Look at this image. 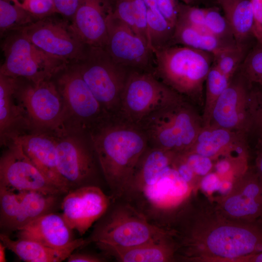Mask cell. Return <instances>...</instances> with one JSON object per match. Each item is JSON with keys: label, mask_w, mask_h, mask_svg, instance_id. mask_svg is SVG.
I'll return each instance as SVG.
<instances>
[{"label": "cell", "mask_w": 262, "mask_h": 262, "mask_svg": "<svg viewBox=\"0 0 262 262\" xmlns=\"http://www.w3.org/2000/svg\"><path fill=\"white\" fill-rule=\"evenodd\" d=\"M113 200L121 198L139 159L148 147L137 124L110 116L88 132Z\"/></svg>", "instance_id": "obj_1"}, {"label": "cell", "mask_w": 262, "mask_h": 262, "mask_svg": "<svg viewBox=\"0 0 262 262\" xmlns=\"http://www.w3.org/2000/svg\"><path fill=\"white\" fill-rule=\"evenodd\" d=\"M171 234L150 223L127 202L118 199L112 201L87 239L103 252L140 245Z\"/></svg>", "instance_id": "obj_2"}, {"label": "cell", "mask_w": 262, "mask_h": 262, "mask_svg": "<svg viewBox=\"0 0 262 262\" xmlns=\"http://www.w3.org/2000/svg\"><path fill=\"white\" fill-rule=\"evenodd\" d=\"M152 52V73L180 96L199 93L214 61L211 53L179 45L154 49Z\"/></svg>", "instance_id": "obj_3"}, {"label": "cell", "mask_w": 262, "mask_h": 262, "mask_svg": "<svg viewBox=\"0 0 262 262\" xmlns=\"http://www.w3.org/2000/svg\"><path fill=\"white\" fill-rule=\"evenodd\" d=\"M72 64L106 112L117 116L130 70L115 62L104 48L87 46Z\"/></svg>", "instance_id": "obj_4"}, {"label": "cell", "mask_w": 262, "mask_h": 262, "mask_svg": "<svg viewBox=\"0 0 262 262\" xmlns=\"http://www.w3.org/2000/svg\"><path fill=\"white\" fill-rule=\"evenodd\" d=\"M64 106L63 132L88 133L110 116L96 98L72 63L53 78Z\"/></svg>", "instance_id": "obj_5"}, {"label": "cell", "mask_w": 262, "mask_h": 262, "mask_svg": "<svg viewBox=\"0 0 262 262\" xmlns=\"http://www.w3.org/2000/svg\"><path fill=\"white\" fill-rule=\"evenodd\" d=\"M137 125L152 147L182 152L196 139L194 115L181 97L153 112Z\"/></svg>", "instance_id": "obj_6"}, {"label": "cell", "mask_w": 262, "mask_h": 262, "mask_svg": "<svg viewBox=\"0 0 262 262\" xmlns=\"http://www.w3.org/2000/svg\"><path fill=\"white\" fill-rule=\"evenodd\" d=\"M5 35L1 45L4 60L0 74L37 83L51 79L69 64L41 49L20 30Z\"/></svg>", "instance_id": "obj_7"}, {"label": "cell", "mask_w": 262, "mask_h": 262, "mask_svg": "<svg viewBox=\"0 0 262 262\" xmlns=\"http://www.w3.org/2000/svg\"><path fill=\"white\" fill-rule=\"evenodd\" d=\"M17 78L16 95L26 112L31 132H62L64 103L52 78L37 83Z\"/></svg>", "instance_id": "obj_8"}, {"label": "cell", "mask_w": 262, "mask_h": 262, "mask_svg": "<svg viewBox=\"0 0 262 262\" xmlns=\"http://www.w3.org/2000/svg\"><path fill=\"white\" fill-rule=\"evenodd\" d=\"M180 97L152 73L130 70L116 116L138 124L153 112Z\"/></svg>", "instance_id": "obj_9"}, {"label": "cell", "mask_w": 262, "mask_h": 262, "mask_svg": "<svg viewBox=\"0 0 262 262\" xmlns=\"http://www.w3.org/2000/svg\"><path fill=\"white\" fill-rule=\"evenodd\" d=\"M55 135L57 168L69 191L97 185L100 168L88 133L64 132Z\"/></svg>", "instance_id": "obj_10"}, {"label": "cell", "mask_w": 262, "mask_h": 262, "mask_svg": "<svg viewBox=\"0 0 262 262\" xmlns=\"http://www.w3.org/2000/svg\"><path fill=\"white\" fill-rule=\"evenodd\" d=\"M54 15L38 19L18 30L46 53L69 63H74L82 57L87 45L67 19L57 18Z\"/></svg>", "instance_id": "obj_11"}, {"label": "cell", "mask_w": 262, "mask_h": 262, "mask_svg": "<svg viewBox=\"0 0 262 262\" xmlns=\"http://www.w3.org/2000/svg\"><path fill=\"white\" fill-rule=\"evenodd\" d=\"M60 196L0 187V228L17 231L41 216L53 212Z\"/></svg>", "instance_id": "obj_12"}, {"label": "cell", "mask_w": 262, "mask_h": 262, "mask_svg": "<svg viewBox=\"0 0 262 262\" xmlns=\"http://www.w3.org/2000/svg\"><path fill=\"white\" fill-rule=\"evenodd\" d=\"M5 147L0 159V187L49 195L65 194L32 163L17 143L12 142Z\"/></svg>", "instance_id": "obj_13"}, {"label": "cell", "mask_w": 262, "mask_h": 262, "mask_svg": "<svg viewBox=\"0 0 262 262\" xmlns=\"http://www.w3.org/2000/svg\"><path fill=\"white\" fill-rule=\"evenodd\" d=\"M104 49L115 62L126 68L152 73V49L128 25L114 16L113 13L108 21Z\"/></svg>", "instance_id": "obj_14"}, {"label": "cell", "mask_w": 262, "mask_h": 262, "mask_svg": "<svg viewBox=\"0 0 262 262\" xmlns=\"http://www.w3.org/2000/svg\"><path fill=\"white\" fill-rule=\"evenodd\" d=\"M113 201L97 185H86L70 190L62 200V215L68 227L81 236L107 211Z\"/></svg>", "instance_id": "obj_15"}, {"label": "cell", "mask_w": 262, "mask_h": 262, "mask_svg": "<svg viewBox=\"0 0 262 262\" xmlns=\"http://www.w3.org/2000/svg\"><path fill=\"white\" fill-rule=\"evenodd\" d=\"M113 12L109 0H80L71 25L85 45L104 48Z\"/></svg>", "instance_id": "obj_16"}, {"label": "cell", "mask_w": 262, "mask_h": 262, "mask_svg": "<svg viewBox=\"0 0 262 262\" xmlns=\"http://www.w3.org/2000/svg\"><path fill=\"white\" fill-rule=\"evenodd\" d=\"M207 245L215 255L227 258L259 252L262 251V228L221 226L209 235Z\"/></svg>", "instance_id": "obj_17"}, {"label": "cell", "mask_w": 262, "mask_h": 262, "mask_svg": "<svg viewBox=\"0 0 262 262\" xmlns=\"http://www.w3.org/2000/svg\"><path fill=\"white\" fill-rule=\"evenodd\" d=\"M12 142L20 146L25 155L50 181L65 194L69 191L58 170L54 134L29 132L16 137Z\"/></svg>", "instance_id": "obj_18"}, {"label": "cell", "mask_w": 262, "mask_h": 262, "mask_svg": "<svg viewBox=\"0 0 262 262\" xmlns=\"http://www.w3.org/2000/svg\"><path fill=\"white\" fill-rule=\"evenodd\" d=\"M17 78L0 74V142L5 147L31 132L26 112L16 95Z\"/></svg>", "instance_id": "obj_19"}, {"label": "cell", "mask_w": 262, "mask_h": 262, "mask_svg": "<svg viewBox=\"0 0 262 262\" xmlns=\"http://www.w3.org/2000/svg\"><path fill=\"white\" fill-rule=\"evenodd\" d=\"M62 214H45L17 230L18 238L36 242L47 246L61 248L74 239L72 231Z\"/></svg>", "instance_id": "obj_20"}, {"label": "cell", "mask_w": 262, "mask_h": 262, "mask_svg": "<svg viewBox=\"0 0 262 262\" xmlns=\"http://www.w3.org/2000/svg\"><path fill=\"white\" fill-rule=\"evenodd\" d=\"M0 240L7 249L27 262H60L67 259L77 248L90 244L87 239L78 238L66 247L55 248L29 240H13L3 233L0 234Z\"/></svg>", "instance_id": "obj_21"}, {"label": "cell", "mask_w": 262, "mask_h": 262, "mask_svg": "<svg viewBox=\"0 0 262 262\" xmlns=\"http://www.w3.org/2000/svg\"><path fill=\"white\" fill-rule=\"evenodd\" d=\"M171 234L143 244L124 248H111L103 253L119 262H164L169 261L174 246Z\"/></svg>", "instance_id": "obj_22"}, {"label": "cell", "mask_w": 262, "mask_h": 262, "mask_svg": "<svg viewBox=\"0 0 262 262\" xmlns=\"http://www.w3.org/2000/svg\"><path fill=\"white\" fill-rule=\"evenodd\" d=\"M231 28L237 46L246 50L253 33V15L250 0H217Z\"/></svg>", "instance_id": "obj_23"}, {"label": "cell", "mask_w": 262, "mask_h": 262, "mask_svg": "<svg viewBox=\"0 0 262 262\" xmlns=\"http://www.w3.org/2000/svg\"><path fill=\"white\" fill-rule=\"evenodd\" d=\"M173 45L189 47L211 53L213 56L226 49L237 46L180 21H177L175 26L171 45Z\"/></svg>", "instance_id": "obj_24"}, {"label": "cell", "mask_w": 262, "mask_h": 262, "mask_svg": "<svg viewBox=\"0 0 262 262\" xmlns=\"http://www.w3.org/2000/svg\"><path fill=\"white\" fill-rule=\"evenodd\" d=\"M246 91L242 83L230 84L216 99L213 117L224 128H232L239 121L238 104L246 98Z\"/></svg>", "instance_id": "obj_25"}, {"label": "cell", "mask_w": 262, "mask_h": 262, "mask_svg": "<svg viewBox=\"0 0 262 262\" xmlns=\"http://www.w3.org/2000/svg\"><path fill=\"white\" fill-rule=\"evenodd\" d=\"M113 15L142 38H148L147 7L143 0H115Z\"/></svg>", "instance_id": "obj_26"}, {"label": "cell", "mask_w": 262, "mask_h": 262, "mask_svg": "<svg viewBox=\"0 0 262 262\" xmlns=\"http://www.w3.org/2000/svg\"><path fill=\"white\" fill-rule=\"evenodd\" d=\"M37 20L11 0H0V31L1 36L18 30Z\"/></svg>", "instance_id": "obj_27"}, {"label": "cell", "mask_w": 262, "mask_h": 262, "mask_svg": "<svg viewBox=\"0 0 262 262\" xmlns=\"http://www.w3.org/2000/svg\"><path fill=\"white\" fill-rule=\"evenodd\" d=\"M147 22L152 50L171 45L175 27L160 12L154 13L147 9Z\"/></svg>", "instance_id": "obj_28"}, {"label": "cell", "mask_w": 262, "mask_h": 262, "mask_svg": "<svg viewBox=\"0 0 262 262\" xmlns=\"http://www.w3.org/2000/svg\"><path fill=\"white\" fill-rule=\"evenodd\" d=\"M224 207L234 216L254 219L262 214V197H250L242 193L227 199Z\"/></svg>", "instance_id": "obj_29"}, {"label": "cell", "mask_w": 262, "mask_h": 262, "mask_svg": "<svg viewBox=\"0 0 262 262\" xmlns=\"http://www.w3.org/2000/svg\"><path fill=\"white\" fill-rule=\"evenodd\" d=\"M229 140V133L224 129L204 131L197 137L196 152L207 157L213 156Z\"/></svg>", "instance_id": "obj_30"}, {"label": "cell", "mask_w": 262, "mask_h": 262, "mask_svg": "<svg viewBox=\"0 0 262 262\" xmlns=\"http://www.w3.org/2000/svg\"><path fill=\"white\" fill-rule=\"evenodd\" d=\"M205 26L210 33L227 43L237 45L227 20L218 8H206Z\"/></svg>", "instance_id": "obj_31"}, {"label": "cell", "mask_w": 262, "mask_h": 262, "mask_svg": "<svg viewBox=\"0 0 262 262\" xmlns=\"http://www.w3.org/2000/svg\"><path fill=\"white\" fill-rule=\"evenodd\" d=\"M246 49L237 46L226 49L214 56L213 64L229 78L240 66L246 55Z\"/></svg>", "instance_id": "obj_32"}, {"label": "cell", "mask_w": 262, "mask_h": 262, "mask_svg": "<svg viewBox=\"0 0 262 262\" xmlns=\"http://www.w3.org/2000/svg\"><path fill=\"white\" fill-rule=\"evenodd\" d=\"M240 66L248 81L262 86V45L257 42L247 53Z\"/></svg>", "instance_id": "obj_33"}, {"label": "cell", "mask_w": 262, "mask_h": 262, "mask_svg": "<svg viewBox=\"0 0 262 262\" xmlns=\"http://www.w3.org/2000/svg\"><path fill=\"white\" fill-rule=\"evenodd\" d=\"M205 15L206 8L179 2L177 21L183 22L202 31L209 33L205 26Z\"/></svg>", "instance_id": "obj_34"}, {"label": "cell", "mask_w": 262, "mask_h": 262, "mask_svg": "<svg viewBox=\"0 0 262 262\" xmlns=\"http://www.w3.org/2000/svg\"><path fill=\"white\" fill-rule=\"evenodd\" d=\"M36 20L57 14L53 0H11Z\"/></svg>", "instance_id": "obj_35"}, {"label": "cell", "mask_w": 262, "mask_h": 262, "mask_svg": "<svg viewBox=\"0 0 262 262\" xmlns=\"http://www.w3.org/2000/svg\"><path fill=\"white\" fill-rule=\"evenodd\" d=\"M229 79L213 63L206 78L207 93L209 98L216 99L229 85Z\"/></svg>", "instance_id": "obj_36"}, {"label": "cell", "mask_w": 262, "mask_h": 262, "mask_svg": "<svg viewBox=\"0 0 262 262\" xmlns=\"http://www.w3.org/2000/svg\"><path fill=\"white\" fill-rule=\"evenodd\" d=\"M185 162L194 172L199 175H206L211 169L212 164L209 157L198 153H190L184 158Z\"/></svg>", "instance_id": "obj_37"}, {"label": "cell", "mask_w": 262, "mask_h": 262, "mask_svg": "<svg viewBox=\"0 0 262 262\" xmlns=\"http://www.w3.org/2000/svg\"><path fill=\"white\" fill-rule=\"evenodd\" d=\"M158 8L164 17L175 27L178 19L179 0H156Z\"/></svg>", "instance_id": "obj_38"}, {"label": "cell", "mask_w": 262, "mask_h": 262, "mask_svg": "<svg viewBox=\"0 0 262 262\" xmlns=\"http://www.w3.org/2000/svg\"><path fill=\"white\" fill-rule=\"evenodd\" d=\"M250 1L253 15V35L257 42L262 45V0Z\"/></svg>", "instance_id": "obj_39"}, {"label": "cell", "mask_w": 262, "mask_h": 262, "mask_svg": "<svg viewBox=\"0 0 262 262\" xmlns=\"http://www.w3.org/2000/svg\"><path fill=\"white\" fill-rule=\"evenodd\" d=\"M80 0H53L57 14L61 15L68 20L72 19Z\"/></svg>", "instance_id": "obj_40"}, {"label": "cell", "mask_w": 262, "mask_h": 262, "mask_svg": "<svg viewBox=\"0 0 262 262\" xmlns=\"http://www.w3.org/2000/svg\"><path fill=\"white\" fill-rule=\"evenodd\" d=\"M67 260L68 262H102L106 261V259L89 253L73 252Z\"/></svg>", "instance_id": "obj_41"}, {"label": "cell", "mask_w": 262, "mask_h": 262, "mask_svg": "<svg viewBox=\"0 0 262 262\" xmlns=\"http://www.w3.org/2000/svg\"><path fill=\"white\" fill-rule=\"evenodd\" d=\"M220 181L217 176L213 173L205 176L201 181V188L208 192L218 190Z\"/></svg>", "instance_id": "obj_42"}, {"label": "cell", "mask_w": 262, "mask_h": 262, "mask_svg": "<svg viewBox=\"0 0 262 262\" xmlns=\"http://www.w3.org/2000/svg\"><path fill=\"white\" fill-rule=\"evenodd\" d=\"M172 165L178 171L180 176L188 183L192 180L195 173L184 160L183 161H181L179 165L177 164L175 165L173 162Z\"/></svg>", "instance_id": "obj_43"}, {"label": "cell", "mask_w": 262, "mask_h": 262, "mask_svg": "<svg viewBox=\"0 0 262 262\" xmlns=\"http://www.w3.org/2000/svg\"><path fill=\"white\" fill-rule=\"evenodd\" d=\"M215 167L217 171L219 173L224 174L229 170L230 165L228 161L222 160L217 164Z\"/></svg>", "instance_id": "obj_44"}, {"label": "cell", "mask_w": 262, "mask_h": 262, "mask_svg": "<svg viewBox=\"0 0 262 262\" xmlns=\"http://www.w3.org/2000/svg\"><path fill=\"white\" fill-rule=\"evenodd\" d=\"M232 188V184L229 181L221 182L218 191L222 194H228Z\"/></svg>", "instance_id": "obj_45"}, {"label": "cell", "mask_w": 262, "mask_h": 262, "mask_svg": "<svg viewBox=\"0 0 262 262\" xmlns=\"http://www.w3.org/2000/svg\"><path fill=\"white\" fill-rule=\"evenodd\" d=\"M6 246L0 241V262H6L5 251L6 249Z\"/></svg>", "instance_id": "obj_46"}, {"label": "cell", "mask_w": 262, "mask_h": 262, "mask_svg": "<svg viewBox=\"0 0 262 262\" xmlns=\"http://www.w3.org/2000/svg\"><path fill=\"white\" fill-rule=\"evenodd\" d=\"M258 168L260 173V181L262 183V155L260 157L258 162Z\"/></svg>", "instance_id": "obj_47"}, {"label": "cell", "mask_w": 262, "mask_h": 262, "mask_svg": "<svg viewBox=\"0 0 262 262\" xmlns=\"http://www.w3.org/2000/svg\"><path fill=\"white\" fill-rule=\"evenodd\" d=\"M258 118L259 123L262 125V106L260 108V111L258 112Z\"/></svg>", "instance_id": "obj_48"}, {"label": "cell", "mask_w": 262, "mask_h": 262, "mask_svg": "<svg viewBox=\"0 0 262 262\" xmlns=\"http://www.w3.org/2000/svg\"><path fill=\"white\" fill-rule=\"evenodd\" d=\"M180 0L182 2L186 4H190L194 0Z\"/></svg>", "instance_id": "obj_49"}]
</instances>
